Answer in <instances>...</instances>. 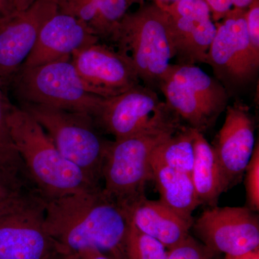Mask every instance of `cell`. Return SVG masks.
Segmentation results:
<instances>
[{
  "label": "cell",
  "mask_w": 259,
  "mask_h": 259,
  "mask_svg": "<svg viewBox=\"0 0 259 259\" xmlns=\"http://www.w3.org/2000/svg\"><path fill=\"white\" fill-rule=\"evenodd\" d=\"M44 226L59 253L97 250L122 259L127 220L102 188L44 199Z\"/></svg>",
  "instance_id": "6da1fadb"
},
{
  "label": "cell",
  "mask_w": 259,
  "mask_h": 259,
  "mask_svg": "<svg viewBox=\"0 0 259 259\" xmlns=\"http://www.w3.org/2000/svg\"><path fill=\"white\" fill-rule=\"evenodd\" d=\"M8 123L30 183L42 199L102 188L61 155L40 124L23 108L11 104Z\"/></svg>",
  "instance_id": "7a4b0ae2"
},
{
  "label": "cell",
  "mask_w": 259,
  "mask_h": 259,
  "mask_svg": "<svg viewBox=\"0 0 259 259\" xmlns=\"http://www.w3.org/2000/svg\"><path fill=\"white\" fill-rule=\"evenodd\" d=\"M109 40L131 61L144 86L159 90L175 56L168 15L155 10L125 14Z\"/></svg>",
  "instance_id": "3957f363"
},
{
  "label": "cell",
  "mask_w": 259,
  "mask_h": 259,
  "mask_svg": "<svg viewBox=\"0 0 259 259\" xmlns=\"http://www.w3.org/2000/svg\"><path fill=\"white\" fill-rule=\"evenodd\" d=\"M182 127L168 126L110 141L102 168L104 194L122 210L145 195L146 184L153 180V150Z\"/></svg>",
  "instance_id": "277c9868"
},
{
  "label": "cell",
  "mask_w": 259,
  "mask_h": 259,
  "mask_svg": "<svg viewBox=\"0 0 259 259\" xmlns=\"http://www.w3.org/2000/svg\"><path fill=\"white\" fill-rule=\"evenodd\" d=\"M21 108L40 124L65 158L94 185L102 187V168L110 141L101 137L92 116L37 104L22 103Z\"/></svg>",
  "instance_id": "5b68a950"
},
{
  "label": "cell",
  "mask_w": 259,
  "mask_h": 259,
  "mask_svg": "<svg viewBox=\"0 0 259 259\" xmlns=\"http://www.w3.org/2000/svg\"><path fill=\"white\" fill-rule=\"evenodd\" d=\"M159 90L180 121L202 134L214 125L228 106L226 88L195 65H170Z\"/></svg>",
  "instance_id": "8992f818"
},
{
  "label": "cell",
  "mask_w": 259,
  "mask_h": 259,
  "mask_svg": "<svg viewBox=\"0 0 259 259\" xmlns=\"http://www.w3.org/2000/svg\"><path fill=\"white\" fill-rule=\"evenodd\" d=\"M10 86L22 103L88 114L93 118L103 100L87 91L71 57L34 67L22 66Z\"/></svg>",
  "instance_id": "52a82bcc"
},
{
  "label": "cell",
  "mask_w": 259,
  "mask_h": 259,
  "mask_svg": "<svg viewBox=\"0 0 259 259\" xmlns=\"http://www.w3.org/2000/svg\"><path fill=\"white\" fill-rule=\"evenodd\" d=\"M94 120L99 129L115 140L181 125L180 119L156 92L141 84L117 96L103 98Z\"/></svg>",
  "instance_id": "ba28073f"
},
{
  "label": "cell",
  "mask_w": 259,
  "mask_h": 259,
  "mask_svg": "<svg viewBox=\"0 0 259 259\" xmlns=\"http://www.w3.org/2000/svg\"><path fill=\"white\" fill-rule=\"evenodd\" d=\"M215 26L206 64L226 90L249 84L258 75L259 53L250 45L245 17L230 16Z\"/></svg>",
  "instance_id": "9c48e42d"
},
{
  "label": "cell",
  "mask_w": 259,
  "mask_h": 259,
  "mask_svg": "<svg viewBox=\"0 0 259 259\" xmlns=\"http://www.w3.org/2000/svg\"><path fill=\"white\" fill-rule=\"evenodd\" d=\"M248 207L213 206L194 221L192 228L213 251L236 255L259 248L258 214Z\"/></svg>",
  "instance_id": "30bf717a"
},
{
  "label": "cell",
  "mask_w": 259,
  "mask_h": 259,
  "mask_svg": "<svg viewBox=\"0 0 259 259\" xmlns=\"http://www.w3.org/2000/svg\"><path fill=\"white\" fill-rule=\"evenodd\" d=\"M58 12L56 0H37L0 22V87L5 90L28 59L39 33Z\"/></svg>",
  "instance_id": "8fae6325"
},
{
  "label": "cell",
  "mask_w": 259,
  "mask_h": 259,
  "mask_svg": "<svg viewBox=\"0 0 259 259\" xmlns=\"http://www.w3.org/2000/svg\"><path fill=\"white\" fill-rule=\"evenodd\" d=\"M71 61L87 91L102 98L120 95L141 81L131 61L105 44L80 49Z\"/></svg>",
  "instance_id": "7c38bea8"
},
{
  "label": "cell",
  "mask_w": 259,
  "mask_h": 259,
  "mask_svg": "<svg viewBox=\"0 0 259 259\" xmlns=\"http://www.w3.org/2000/svg\"><path fill=\"white\" fill-rule=\"evenodd\" d=\"M58 252L44 228L40 196L0 218V259H49Z\"/></svg>",
  "instance_id": "4fadbf2b"
},
{
  "label": "cell",
  "mask_w": 259,
  "mask_h": 259,
  "mask_svg": "<svg viewBox=\"0 0 259 259\" xmlns=\"http://www.w3.org/2000/svg\"><path fill=\"white\" fill-rule=\"evenodd\" d=\"M168 15L178 64H206L207 54L215 35V25L204 0H180Z\"/></svg>",
  "instance_id": "5bb4252c"
},
{
  "label": "cell",
  "mask_w": 259,
  "mask_h": 259,
  "mask_svg": "<svg viewBox=\"0 0 259 259\" xmlns=\"http://www.w3.org/2000/svg\"><path fill=\"white\" fill-rule=\"evenodd\" d=\"M254 121L241 102L227 107L226 118L213 146L228 188L244 175L255 147Z\"/></svg>",
  "instance_id": "9a60e30c"
},
{
  "label": "cell",
  "mask_w": 259,
  "mask_h": 259,
  "mask_svg": "<svg viewBox=\"0 0 259 259\" xmlns=\"http://www.w3.org/2000/svg\"><path fill=\"white\" fill-rule=\"evenodd\" d=\"M99 40L78 19L57 12L44 24L35 47L22 66L34 67L71 57L75 51Z\"/></svg>",
  "instance_id": "2e32d148"
},
{
  "label": "cell",
  "mask_w": 259,
  "mask_h": 259,
  "mask_svg": "<svg viewBox=\"0 0 259 259\" xmlns=\"http://www.w3.org/2000/svg\"><path fill=\"white\" fill-rule=\"evenodd\" d=\"M122 212L136 228L161 242L167 249L185 239L193 225L161 201L150 200L146 195L136 199Z\"/></svg>",
  "instance_id": "e0dca14e"
},
{
  "label": "cell",
  "mask_w": 259,
  "mask_h": 259,
  "mask_svg": "<svg viewBox=\"0 0 259 259\" xmlns=\"http://www.w3.org/2000/svg\"><path fill=\"white\" fill-rule=\"evenodd\" d=\"M58 12L71 15L86 25L99 38L110 40L125 16L127 0H56Z\"/></svg>",
  "instance_id": "ac0fdd59"
},
{
  "label": "cell",
  "mask_w": 259,
  "mask_h": 259,
  "mask_svg": "<svg viewBox=\"0 0 259 259\" xmlns=\"http://www.w3.org/2000/svg\"><path fill=\"white\" fill-rule=\"evenodd\" d=\"M153 180L156 182L160 201L181 218L194 223L192 213L201 205L191 175L151 161Z\"/></svg>",
  "instance_id": "d6986e66"
},
{
  "label": "cell",
  "mask_w": 259,
  "mask_h": 259,
  "mask_svg": "<svg viewBox=\"0 0 259 259\" xmlns=\"http://www.w3.org/2000/svg\"><path fill=\"white\" fill-rule=\"evenodd\" d=\"M191 178L202 204L215 206L221 194L229 189L214 148L198 131H196L194 138Z\"/></svg>",
  "instance_id": "ffe728a7"
},
{
  "label": "cell",
  "mask_w": 259,
  "mask_h": 259,
  "mask_svg": "<svg viewBox=\"0 0 259 259\" xmlns=\"http://www.w3.org/2000/svg\"><path fill=\"white\" fill-rule=\"evenodd\" d=\"M196 131L188 126L182 127L154 148L151 161L191 175L194 161Z\"/></svg>",
  "instance_id": "44dd1931"
},
{
  "label": "cell",
  "mask_w": 259,
  "mask_h": 259,
  "mask_svg": "<svg viewBox=\"0 0 259 259\" xmlns=\"http://www.w3.org/2000/svg\"><path fill=\"white\" fill-rule=\"evenodd\" d=\"M11 102L0 87V168L12 178L32 190L26 169L10 136L8 116Z\"/></svg>",
  "instance_id": "7402d4cb"
},
{
  "label": "cell",
  "mask_w": 259,
  "mask_h": 259,
  "mask_svg": "<svg viewBox=\"0 0 259 259\" xmlns=\"http://www.w3.org/2000/svg\"><path fill=\"white\" fill-rule=\"evenodd\" d=\"M122 245V259H167L168 250L161 242L145 234L127 221Z\"/></svg>",
  "instance_id": "603a6c76"
},
{
  "label": "cell",
  "mask_w": 259,
  "mask_h": 259,
  "mask_svg": "<svg viewBox=\"0 0 259 259\" xmlns=\"http://www.w3.org/2000/svg\"><path fill=\"white\" fill-rule=\"evenodd\" d=\"M218 253L189 235L168 249L167 259H218Z\"/></svg>",
  "instance_id": "cb8c5ba5"
},
{
  "label": "cell",
  "mask_w": 259,
  "mask_h": 259,
  "mask_svg": "<svg viewBox=\"0 0 259 259\" xmlns=\"http://www.w3.org/2000/svg\"><path fill=\"white\" fill-rule=\"evenodd\" d=\"M245 187L247 207L258 212L259 210V145L255 144L253 154L245 168Z\"/></svg>",
  "instance_id": "d4e9b609"
},
{
  "label": "cell",
  "mask_w": 259,
  "mask_h": 259,
  "mask_svg": "<svg viewBox=\"0 0 259 259\" xmlns=\"http://www.w3.org/2000/svg\"><path fill=\"white\" fill-rule=\"evenodd\" d=\"M38 196L35 192L14 196H5L0 194V218L8 213L16 210Z\"/></svg>",
  "instance_id": "484cf974"
},
{
  "label": "cell",
  "mask_w": 259,
  "mask_h": 259,
  "mask_svg": "<svg viewBox=\"0 0 259 259\" xmlns=\"http://www.w3.org/2000/svg\"><path fill=\"white\" fill-rule=\"evenodd\" d=\"M250 45L259 53V8L255 5L245 17Z\"/></svg>",
  "instance_id": "4316f807"
},
{
  "label": "cell",
  "mask_w": 259,
  "mask_h": 259,
  "mask_svg": "<svg viewBox=\"0 0 259 259\" xmlns=\"http://www.w3.org/2000/svg\"><path fill=\"white\" fill-rule=\"evenodd\" d=\"M29 192H32V190L12 178L0 168V194L5 196H14Z\"/></svg>",
  "instance_id": "83f0119b"
},
{
  "label": "cell",
  "mask_w": 259,
  "mask_h": 259,
  "mask_svg": "<svg viewBox=\"0 0 259 259\" xmlns=\"http://www.w3.org/2000/svg\"><path fill=\"white\" fill-rule=\"evenodd\" d=\"M208 5L209 9L214 13L222 15L229 11L231 7L235 5L236 8H243L252 4L253 0H204Z\"/></svg>",
  "instance_id": "f1b7e54d"
},
{
  "label": "cell",
  "mask_w": 259,
  "mask_h": 259,
  "mask_svg": "<svg viewBox=\"0 0 259 259\" xmlns=\"http://www.w3.org/2000/svg\"><path fill=\"white\" fill-rule=\"evenodd\" d=\"M75 259H120L110 253L97 250H86L74 255Z\"/></svg>",
  "instance_id": "f546056e"
},
{
  "label": "cell",
  "mask_w": 259,
  "mask_h": 259,
  "mask_svg": "<svg viewBox=\"0 0 259 259\" xmlns=\"http://www.w3.org/2000/svg\"><path fill=\"white\" fill-rule=\"evenodd\" d=\"M17 12L15 0H0V22Z\"/></svg>",
  "instance_id": "4dcf8cb0"
},
{
  "label": "cell",
  "mask_w": 259,
  "mask_h": 259,
  "mask_svg": "<svg viewBox=\"0 0 259 259\" xmlns=\"http://www.w3.org/2000/svg\"><path fill=\"white\" fill-rule=\"evenodd\" d=\"M224 259H259V248L243 254L231 255H226Z\"/></svg>",
  "instance_id": "1f68e13d"
},
{
  "label": "cell",
  "mask_w": 259,
  "mask_h": 259,
  "mask_svg": "<svg viewBox=\"0 0 259 259\" xmlns=\"http://www.w3.org/2000/svg\"><path fill=\"white\" fill-rule=\"evenodd\" d=\"M37 0H15V8L17 11H23L28 9Z\"/></svg>",
  "instance_id": "d6a6232c"
},
{
  "label": "cell",
  "mask_w": 259,
  "mask_h": 259,
  "mask_svg": "<svg viewBox=\"0 0 259 259\" xmlns=\"http://www.w3.org/2000/svg\"><path fill=\"white\" fill-rule=\"evenodd\" d=\"M49 259H75V258L74 255H65L58 252Z\"/></svg>",
  "instance_id": "836d02e7"
},
{
  "label": "cell",
  "mask_w": 259,
  "mask_h": 259,
  "mask_svg": "<svg viewBox=\"0 0 259 259\" xmlns=\"http://www.w3.org/2000/svg\"><path fill=\"white\" fill-rule=\"evenodd\" d=\"M158 1L162 2V3H164V2H173V3H176V2L180 1V0H158Z\"/></svg>",
  "instance_id": "e575fe53"
},
{
  "label": "cell",
  "mask_w": 259,
  "mask_h": 259,
  "mask_svg": "<svg viewBox=\"0 0 259 259\" xmlns=\"http://www.w3.org/2000/svg\"><path fill=\"white\" fill-rule=\"evenodd\" d=\"M130 1H134V0H127V3H129Z\"/></svg>",
  "instance_id": "d590c367"
}]
</instances>
